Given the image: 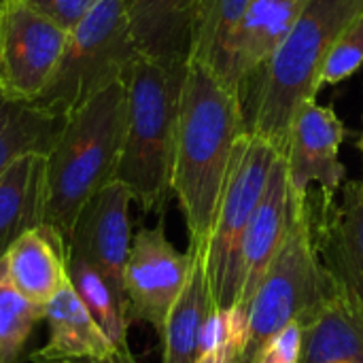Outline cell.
Listing matches in <instances>:
<instances>
[{
  "label": "cell",
  "instance_id": "484cf974",
  "mask_svg": "<svg viewBox=\"0 0 363 363\" xmlns=\"http://www.w3.org/2000/svg\"><path fill=\"white\" fill-rule=\"evenodd\" d=\"M302 349H304V323L291 321L257 349L251 363H300Z\"/></svg>",
  "mask_w": 363,
  "mask_h": 363
},
{
  "label": "cell",
  "instance_id": "3957f363",
  "mask_svg": "<svg viewBox=\"0 0 363 363\" xmlns=\"http://www.w3.org/2000/svg\"><path fill=\"white\" fill-rule=\"evenodd\" d=\"M125 81L113 83L64 117L45 155L43 223L53 225L68 242L81 208L115 181L123 130Z\"/></svg>",
  "mask_w": 363,
  "mask_h": 363
},
{
  "label": "cell",
  "instance_id": "d6986e66",
  "mask_svg": "<svg viewBox=\"0 0 363 363\" xmlns=\"http://www.w3.org/2000/svg\"><path fill=\"white\" fill-rule=\"evenodd\" d=\"M194 262L183 291L172 304L164 334L162 363H194L200 355V334L206 319L217 308L206 274L204 253L189 251Z\"/></svg>",
  "mask_w": 363,
  "mask_h": 363
},
{
  "label": "cell",
  "instance_id": "603a6c76",
  "mask_svg": "<svg viewBox=\"0 0 363 363\" xmlns=\"http://www.w3.org/2000/svg\"><path fill=\"white\" fill-rule=\"evenodd\" d=\"M251 0H200L187 60L208 66L221 77L225 64V49L234 28L245 15Z\"/></svg>",
  "mask_w": 363,
  "mask_h": 363
},
{
  "label": "cell",
  "instance_id": "e0dca14e",
  "mask_svg": "<svg viewBox=\"0 0 363 363\" xmlns=\"http://www.w3.org/2000/svg\"><path fill=\"white\" fill-rule=\"evenodd\" d=\"M200 0H125V15L140 55L187 60Z\"/></svg>",
  "mask_w": 363,
  "mask_h": 363
},
{
  "label": "cell",
  "instance_id": "f1b7e54d",
  "mask_svg": "<svg viewBox=\"0 0 363 363\" xmlns=\"http://www.w3.org/2000/svg\"><path fill=\"white\" fill-rule=\"evenodd\" d=\"M74 363H138L134 359V355L130 353V349H115L111 355L102 357V359H89V362H74Z\"/></svg>",
  "mask_w": 363,
  "mask_h": 363
},
{
  "label": "cell",
  "instance_id": "2e32d148",
  "mask_svg": "<svg viewBox=\"0 0 363 363\" xmlns=\"http://www.w3.org/2000/svg\"><path fill=\"white\" fill-rule=\"evenodd\" d=\"M45 321L49 325V340L28 357L32 363L102 359L117 349L81 302L70 281L45 304Z\"/></svg>",
  "mask_w": 363,
  "mask_h": 363
},
{
  "label": "cell",
  "instance_id": "52a82bcc",
  "mask_svg": "<svg viewBox=\"0 0 363 363\" xmlns=\"http://www.w3.org/2000/svg\"><path fill=\"white\" fill-rule=\"evenodd\" d=\"M277 155L279 151L266 138L251 132H245L234 145L219 211L204 253L217 308H230L238 302L242 240Z\"/></svg>",
  "mask_w": 363,
  "mask_h": 363
},
{
  "label": "cell",
  "instance_id": "cb8c5ba5",
  "mask_svg": "<svg viewBox=\"0 0 363 363\" xmlns=\"http://www.w3.org/2000/svg\"><path fill=\"white\" fill-rule=\"evenodd\" d=\"M40 319H45V306L15 289L0 259V363L23 362L28 340Z\"/></svg>",
  "mask_w": 363,
  "mask_h": 363
},
{
  "label": "cell",
  "instance_id": "7402d4cb",
  "mask_svg": "<svg viewBox=\"0 0 363 363\" xmlns=\"http://www.w3.org/2000/svg\"><path fill=\"white\" fill-rule=\"evenodd\" d=\"M68 277L70 283L87 306L96 323L102 332L111 338L117 349L128 347V328H130V313H128V298L115 289L104 274H100L94 266L85 259L68 253Z\"/></svg>",
  "mask_w": 363,
  "mask_h": 363
},
{
  "label": "cell",
  "instance_id": "44dd1931",
  "mask_svg": "<svg viewBox=\"0 0 363 363\" xmlns=\"http://www.w3.org/2000/svg\"><path fill=\"white\" fill-rule=\"evenodd\" d=\"M62 123L51 108L0 91V174L23 155H47Z\"/></svg>",
  "mask_w": 363,
  "mask_h": 363
},
{
  "label": "cell",
  "instance_id": "8fae6325",
  "mask_svg": "<svg viewBox=\"0 0 363 363\" xmlns=\"http://www.w3.org/2000/svg\"><path fill=\"white\" fill-rule=\"evenodd\" d=\"M132 202L130 189L119 181H111L81 208L66 242L70 255L94 266L123 296V274L132 249Z\"/></svg>",
  "mask_w": 363,
  "mask_h": 363
},
{
  "label": "cell",
  "instance_id": "7a4b0ae2",
  "mask_svg": "<svg viewBox=\"0 0 363 363\" xmlns=\"http://www.w3.org/2000/svg\"><path fill=\"white\" fill-rule=\"evenodd\" d=\"M363 13V0H304L298 19L242 98L247 132L287 153L298 113L315 100L340 34Z\"/></svg>",
  "mask_w": 363,
  "mask_h": 363
},
{
  "label": "cell",
  "instance_id": "ffe728a7",
  "mask_svg": "<svg viewBox=\"0 0 363 363\" xmlns=\"http://www.w3.org/2000/svg\"><path fill=\"white\" fill-rule=\"evenodd\" d=\"M45 155L19 157L0 174V257L26 230L43 223Z\"/></svg>",
  "mask_w": 363,
  "mask_h": 363
},
{
  "label": "cell",
  "instance_id": "8992f818",
  "mask_svg": "<svg viewBox=\"0 0 363 363\" xmlns=\"http://www.w3.org/2000/svg\"><path fill=\"white\" fill-rule=\"evenodd\" d=\"M138 55L125 0H96L68 32L57 68L34 102L66 117L113 83L128 81Z\"/></svg>",
  "mask_w": 363,
  "mask_h": 363
},
{
  "label": "cell",
  "instance_id": "4dcf8cb0",
  "mask_svg": "<svg viewBox=\"0 0 363 363\" xmlns=\"http://www.w3.org/2000/svg\"><path fill=\"white\" fill-rule=\"evenodd\" d=\"M2 2H4V0H0V4H2Z\"/></svg>",
  "mask_w": 363,
  "mask_h": 363
},
{
  "label": "cell",
  "instance_id": "9a60e30c",
  "mask_svg": "<svg viewBox=\"0 0 363 363\" xmlns=\"http://www.w3.org/2000/svg\"><path fill=\"white\" fill-rule=\"evenodd\" d=\"M0 259L15 289L40 306L70 281L66 238L49 223L21 232Z\"/></svg>",
  "mask_w": 363,
  "mask_h": 363
},
{
  "label": "cell",
  "instance_id": "5bb4252c",
  "mask_svg": "<svg viewBox=\"0 0 363 363\" xmlns=\"http://www.w3.org/2000/svg\"><path fill=\"white\" fill-rule=\"evenodd\" d=\"M291 221V196L287 179V160L277 155L262 200L251 217L240 253V306L249 308L266 270L279 253Z\"/></svg>",
  "mask_w": 363,
  "mask_h": 363
},
{
  "label": "cell",
  "instance_id": "277c9868",
  "mask_svg": "<svg viewBox=\"0 0 363 363\" xmlns=\"http://www.w3.org/2000/svg\"><path fill=\"white\" fill-rule=\"evenodd\" d=\"M187 60L138 55L125 81V130L115 181L145 211H162L172 194V162Z\"/></svg>",
  "mask_w": 363,
  "mask_h": 363
},
{
  "label": "cell",
  "instance_id": "6da1fadb",
  "mask_svg": "<svg viewBox=\"0 0 363 363\" xmlns=\"http://www.w3.org/2000/svg\"><path fill=\"white\" fill-rule=\"evenodd\" d=\"M247 132L240 94L187 60L172 162V194L185 217L189 251L206 253L236 140Z\"/></svg>",
  "mask_w": 363,
  "mask_h": 363
},
{
  "label": "cell",
  "instance_id": "ba28073f",
  "mask_svg": "<svg viewBox=\"0 0 363 363\" xmlns=\"http://www.w3.org/2000/svg\"><path fill=\"white\" fill-rule=\"evenodd\" d=\"M68 32L21 0L0 4V91L34 102L51 81Z\"/></svg>",
  "mask_w": 363,
  "mask_h": 363
},
{
  "label": "cell",
  "instance_id": "7c38bea8",
  "mask_svg": "<svg viewBox=\"0 0 363 363\" xmlns=\"http://www.w3.org/2000/svg\"><path fill=\"white\" fill-rule=\"evenodd\" d=\"M313 219L325 268L363 308V181H347L338 204L313 202Z\"/></svg>",
  "mask_w": 363,
  "mask_h": 363
},
{
  "label": "cell",
  "instance_id": "30bf717a",
  "mask_svg": "<svg viewBox=\"0 0 363 363\" xmlns=\"http://www.w3.org/2000/svg\"><path fill=\"white\" fill-rule=\"evenodd\" d=\"M347 136L342 121L332 106H321L315 100L306 102L296 117L287 160V179L291 204L300 206L311 196V185H319L321 200L332 202L342 189L347 168L338 157Z\"/></svg>",
  "mask_w": 363,
  "mask_h": 363
},
{
  "label": "cell",
  "instance_id": "d4e9b609",
  "mask_svg": "<svg viewBox=\"0 0 363 363\" xmlns=\"http://www.w3.org/2000/svg\"><path fill=\"white\" fill-rule=\"evenodd\" d=\"M363 66V13L340 34L321 74L323 85H336Z\"/></svg>",
  "mask_w": 363,
  "mask_h": 363
},
{
  "label": "cell",
  "instance_id": "4316f807",
  "mask_svg": "<svg viewBox=\"0 0 363 363\" xmlns=\"http://www.w3.org/2000/svg\"><path fill=\"white\" fill-rule=\"evenodd\" d=\"M64 32H70L96 4V0H21Z\"/></svg>",
  "mask_w": 363,
  "mask_h": 363
},
{
  "label": "cell",
  "instance_id": "83f0119b",
  "mask_svg": "<svg viewBox=\"0 0 363 363\" xmlns=\"http://www.w3.org/2000/svg\"><path fill=\"white\" fill-rule=\"evenodd\" d=\"M194 363H240V355L234 353L228 347H219L215 351H208V353L198 355V359Z\"/></svg>",
  "mask_w": 363,
  "mask_h": 363
},
{
  "label": "cell",
  "instance_id": "ac0fdd59",
  "mask_svg": "<svg viewBox=\"0 0 363 363\" xmlns=\"http://www.w3.org/2000/svg\"><path fill=\"white\" fill-rule=\"evenodd\" d=\"M300 363H363V308L345 289L304 325Z\"/></svg>",
  "mask_w": 363,
  "mask_h": 363
},
{
  "label": "cell",
  "instance_id": "9c48e42d",
  "mask_svg": "<svg viewBox=\"0 0 363 363\" xmlns=\"http://www.w3.org/2000/svg\"><path fill=\"white\" fill-rule=\"evenodd\" d=\"M191 262L189 251H177L166 238L162 223L138 230L123 274L130 321L151 325L162 338L168 313L187 283Z\"/></svg>",
  "mask_w": 363,
  "mask_h": 363
},
{
  "label": "cell",
  "instance_id": "5b68a950",
  "mask_svg": "<svg viewBox=\"0 0 363 363\" xmlns=\"http://www.w3.org/2000/svg\"><path fill=\"white\" fill-rule=\"evenodd\" d=\"M336 291L338 283L317 247L313 198L308 196L304 204H291L287 236L249 304V338L240 363H251L257 349L287 323L306 325Z\"/></svg>",
  "mask_w": 363,
  "mask_h": 363
},
{
  "label": "cell",
  "instance_id": "4fadbf2b",
  "mask_svg": "<svg viewBox=\"0 0 363 363\" xmlns=\"http://www.w3.org/2000/svg\"><path fill=\"white\" fill-rule=\"evenodd\" d=\"M304 0H251L234 28L221 79L240 98L251 89L302 11Z\"/></svg>",
  "mask_w": 363,
  "mask_h": 363
},
{
  "label": "cell",
  "instance_id": "f546056e",
  "mask_svg": "<svg viewBox=\"0 0 363 363\" xmlns=\"http://www.w3.org/2000/svg\"><path fill=\"white\" fill-rule=\"evenodd\" d=\"M357 149L362 151V157H363V132H362V138H359V143H357Z\"/></svg>",
  "mask_w": 363,
  "mask_h": 363
}]
</instances>
